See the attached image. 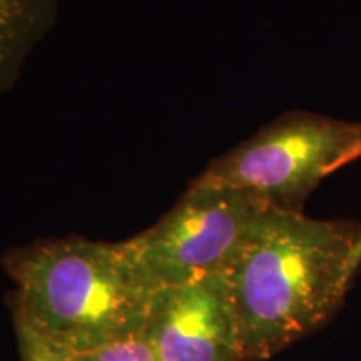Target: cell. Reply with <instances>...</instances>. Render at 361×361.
I'll use <instances>...</instances> for the list:
<instances>
[{"label":"cell","instance_id":"obj_1","mask_svg":"<svg viewBox=\"0 0 361 361\" xmlns=\"http://www.w3.org/2000/svg\"><path fill=\"white\" fill-rule=\"evenodd\" d=\"M361 269V221L273 207L226 271L245 361L269 360L323 328Z\"/></svg>","mask_w":361,"mask_h":361},{"label":"cell","instance_id":"obj_7","mask_svg":"<svg viewBox=\"0 0 361 361\" xmlns=\"http://www.w3.org/2000/svg\"><path fill=\"white\" fill-rule=\"evenodd\" d=\"M20 361H80L78 353L39 335L35 329L20 322H13Z\"/></svg>","mask_w":361,"mask_h":361},{"label":"cell","instance_id":"obj_3","mask_svg":"<svg viewBox=\"0 0 361 361\" xmlns=\"http://www.w3.org/2000/svg\"><path fill=\"white\" fill-rule=\"evenodd\" d=\"M361 157V123L291 111L216 157L194 179L239 189L271 206L303 211L314 189Z\"/></svg>","mask_w":361,"mask_h":361},{"label":"cell","instance_id":"obj_2","mask_svg":"<svg viewBox=\"0 0 361 361\" xmlns=\"http://www.w3.org/2000/svg\"><path fill=\"white\" fill-rule=\"evenodd\" d=\"M13 322L85 353L144 331L156 288L126 241L39 239L2 256Z\"/></svg>","mask_w":361,"mask_h":361},{"label":"cell","instance_id":"obj_8","mask_svg":"<svg viewBox=\"0 0 361 361\" xmlns=\"http://www.w3.org/2000/svg\"><path fill=\"white\" fill-rule=\"evenodd\" d=\"M80 361H157L154 350L146 335L126 338V340L114 341L102 348L78 353Z\"/></svg>","mask_w":361,"mask_h":361},{"label":"cell","instance_id":"obj_4","mask_svg":"<svg viewBox=\"0 0 361 361\" xmlns=\"http://www.w3.org/2000/svg\"><path fill=\"white\" fill-rule=\"evenodd\" d=\"M273 207L255 194L192 180L169 213L126 245L156 290L186 284L224 274Z\"/></svg>","mask_w":361,"mask_h":361},{"label":"cell","instance_id":"obj_5","mask_svg":"<svg viewBox=\"0 0 361 361\" xmlns=\"http://www.w3.org/2000/svg\"><path fill=\"white\" fill-rule=\"evenodd\" d=\"M144 335L157 361H245L226 274L156 290Z\"/></svg>","mask_w":361,"mask_h":361},{"label":"cell","instance_id":"obj_6","mask_svg":"<svg viewBox=\"0 0 361 361\" xmlns=\"http://www.w3.org/2000/svg\"><path fill=\"white\" fill-rule=\"evenodd\" d=\"M62 0H0V94L19 82L22 71L51 34Z\"/></svg>","mask_w":361,"mask_h":361}]
</instances>
